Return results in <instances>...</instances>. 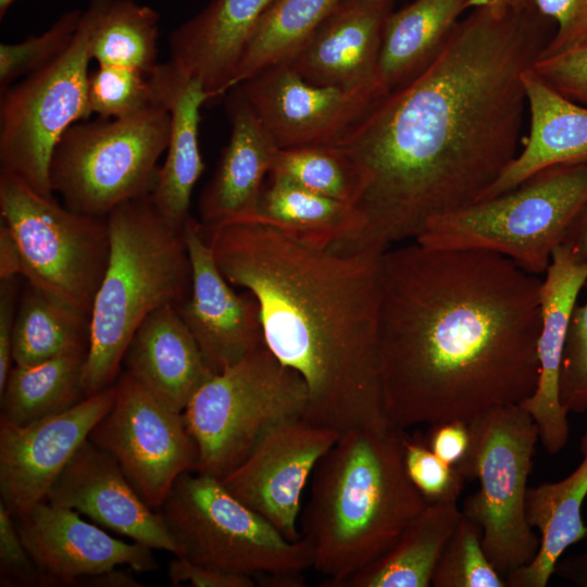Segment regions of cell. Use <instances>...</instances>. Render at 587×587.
Listing matches in <instances>:
<instances>
[{"mask_svg":"<svg viewBox=\"0 0 587 587\" xmlns=\"http://www.w3.org/2000/svg\"><path fill=\"white\" fill-rule=\"evenodd\" d=\"M339 436L340 433L303 417L286 421L267 432L222 483L286 539L299 540L303 490Z\"/></svg>","mask_w":587,"mask_h":587,"instance_id":"15","label":"cell"},{"mask_svg":"<svg viewBox=\"0 0 587 587\" xmlns=\"http://www.w3.org/2000/svg\"><path fill=\"white\" fill-rule=\"evenodd\" d=\"M257 585L263 587H304L305 579L302 572L264 573L254 576Z\"/></svg>","mask_w":587,"mask_h":587,"instance_id":"50","label":"cell"},{"mask_svg":"<svg viewBox=\"0 0 587 587\" xmlns=\"http://www.w3.org/2000/svg\"><path fill=\"white\" fill-rule=\"evenodd\" d=\"M114 386L113 404L88 439L117 462L143 501L158 510L176 479L196 471V442L183 412L170 409L126 371Z\"/></svg>","mask_w":587,"mask_h":587,"instance_id":"13","label":"cell"},{"mask_svg":"<svg viewBox=\"0 0 587 587\" xmlns=\"http://www.w3.org/2000/svg\"><path fill=\"white\" fill-rule=\"evenodd\" d=\"M586 299L571 317L559 375L560 401L567 413L587 411V283Z\"/></svg>","mask_w":587,"mask_h":587,"instance_id":"39","label":"cell"},{"mask_svg":"<svg viewBox=\"0 0 587 587\" xmlns=\"http://www.w3.org/2000/svg\"><path fill=\"white\" fill-rule=\"evenodd\" d=\"M74 586L85 587H142L132 574L116 567L78 578Z\"/></svg>","mask_w":587,"mask_h":587,"instance_id":"47","label":"cell"},{"mask_svg":"<svg viewBox=\"0 0 587 587\" xmlns=\"http://www.w3.org/2000/svg\"><path fill=\"white\" fill-rule=\"evenodd\" d=\"M474 0H414L386 20L378 79L394 90L419 75L438 55L462 13Z\"/></svg>","mask_w":587,"mask_h":587,"instance_id":"28","label":"cell"},{"mask_svg":"<svg viewBox=\"0 0 587 587\" xmlns=\"http://www.w3.org/2000/svg\"><path fill=\"white\" fill-rule=\"evenodd\" d=\"M429 426L423 439L426 446L445 462L453 466L460 465L471 447L469 423L450 421Z\"/></svg>","mask_w":587,"mask_h":587,"instance_id":"44","label":"cell"},{"mask_svg":"<svg viewBox=\"0 0 587 587\" xmlns=\"http://www.w3.org/2000/svg\"><path fill=\"white\" fill-rule=\"evenodd\" d=\"M405 429L352 428L320 460L300 514L324 587L386 553L427 504L404 467Z\"/></svg>","mask_w":587,"mask_h":587,"instance_id":"4","label":"cell"},{"mask_svg":"<svg viewBox=\"0 0 587 587\" xmlns=\"http://www.w3.org/2000/svg\"><path fill=\"white\" fill-rule=\"evenodd\" d=\"M533 70L562 96L587 107V37L564 51L540 57Z\"/></svg>","mask_w":587,"mask_h":587,"instance_id":"40","label":"cell"},{"mask_svg":"<svg viewBox=\"0 0 587 587\" xmlns=\"http://www.w3.org/2000/svg\"><path fill=\"white\" fill-rule=\"evenodd\" d=\"M405 472L427 503L458 501L466 482L458 467L437 457L423 439H404Z\"/></svg>","mask_w":587,"mask_h":587,"instance_id":"38","label":"cell"},{"mask_svg":"<svg viewBox=\"0 0 587 587\" xmlns=\"http://www.w3.org/2000/svg\"><path fill=\"white\" fill-rule=\"evenodd\" d=\"M86 10L91 60L149 75L158 64V12L134 0H90Z\"/></svg>","mask_w":587,"mask_h":587,"instance_id":"32","label":"cell"},{"mask_svg":"<svg viewBox=\"0 0 587 587\" xmlns=\"http://www.w3.org/2000/svg\"><path fill=\"white\" fill-rule=\"evenodd\" d=\"M0 214L27 283L90 317L110 253L107 216L79 213L0 170Z\"/></svg>","mask_w":587,"mask_h":587,"instance_id":"11","label":"cell"},{"mask_svg":"<svg viewBox=\"0 0 587 587\" xmlns=\"http://www.w3.org/2000/svg\"><path fill=\"white\" fill-rule=\"evenodd\" d=\"M340 1L274 0L252 32L230 90L264 68L290 61Z\"/></svg>","mask_w":587,"mask_h":587,"instance_id":"33","label":"cell"},{"mask_svg":"<svg viewBox=\"0 0 587 587\" xmlns=\"http://www.w3.org/2000/svg\"><path fill=\"white\" fill-rule=\"evenodd\" d=\"M462 511L457 501L433 502L404 527L382 557L336 587H429Z\"/></svg>","mask_w":587,"mask_h":587,"instance_id":"29","label":"cell"},{"mask_svg":"<svg viewBox=\"0 0 587 587\" xmlns=\"http://www.w3.org/2000/svg\"><path fill=\"white\" fill-rule=\"evenodd\" d=\"M22 261L16 240L9 226L0 224V279L21 275Z\"/></svg>","mask_w":587,"mask_h":587,"instance_id":"46","label":"cell"},{"mask_svg":"<svg viewBox=\"0 0 587 587\" xmlns=\"http://www.w3.org/2000/svg\"><path fill=\"white\" fill-rule=\"evenodd\" d=\"M482 538V528L462 514L435 569L432 586L507 587L488 560Z\"/></svg>","mask_w":587,"mask_h":587,"instance_id":"35","label":"cell"},{"mask_svg":"<svg viewBox=\"0 0 587 587\" xmlns=\"http://www.w3.org/2000/svg\"><path fill=\"white\" fill-rule=\"evenodd\" d=\"M15 278L0 279V390L13 366L12 341L18 302Z\"/></svg>","mask_w":587,"mask_h":587,"instance_id":"45","label":"cell"},{"mask_svg":"<svg viewBox=\"0 0 587 587\" xmlns=\"http://www.w3.org/2000/svg\"><path fill=\"white\" fill-rule=\"evenodd\" d=\"M230 91L229 139L199 201L205 226L255 220L265 177L279 150L246 99L237 89Z\"/></svg>","mask_w":587,"mask_h":587,"instance_id":"23","label":"cell"},{"mask_svg":"<svg viewBox=\"0 0 587 587\" xmlns=\"http://www.w3.org/2000/svg\"><path fill=\"white\" fill-rule=\"evenodd\" d=\"M553 575H558L576 586L587 587V550L560 559L554 566Z\"/></svg>","mask_w":587,"mask_h":587,"instance_id":"48","label":"cell"},{"mask_svg":"<svg viewBox=\"0 0 587 587\" xmlns=\"http://www.w3.org/2000/svg\"><path fill=\"white\" fill-rule=\"evenodd\" d=\"M200 232L225 279L258 299L265 344L304 380L308 422L390 427L379 373L383 253L308 246L259 222Z\"/></svg>","mask_w":587,"mask_h":587,"instance_id":"3","label":"cell"},{"mask_svg":"<svg viewBox=\"0 0 587 587\" xmlns=\"http://www.w3.org/2000/svg\"><path fill=\"white\" fill-rule=\"evenodd\" d=\"M148 77L152 101L163 105L170 115L166 155L149 196L160 214L183 229L190 217L192 190L205 167L199 147V122L209 96L199 79L170 60L157 64Z\"/></svg>","mask_w":587,"mask_h":587,"instance_id":"22","label":"cell"},{"mask_svg":"<svg viewBox=\"0 0 587 587\" xmlns=\"http://www.w3.org/2000/svg\"><path fill=\"white\" fill-rule=\"evenodd\" d=\"M114 398L112 385L66 411L24 426L0 422V502L13 517L46 501L52 484Z\"/></svg>","mask_w":587,"mask_h":587,"instance_id":"16","label":"cell"},{"mask_svg":"<svg viewBox=\"0 0 587 587\" xmlns=\"http://www.w3.org/2000/svg\"><path fill=\"white\" fill-rule=\"evenodd\" d=\"M583 40V39H582Z\"/></svg>","mask_w":587,"mask_h":587,"instance_id":"53","label":"cell"},{"mask_svg":"<svg viewBox=\"0 0 587 587\" xmlns=\"http://www.w3.org/2000/svg\"><path fill=\"white\" fill-rule=\"evenodd\" d=\"M15 0H0V17L3 18L7 11Z\"/></svg>","mask_w":587,"mask_h":587,"instance_id":"51","label":"cell"},{"mask_svg":"<svg viewBox=\"0 0 587 587\" xmlns=\"http://www.w3.org/2000/svg\"><path fill=\"white\" fill-rule=\"evenodd\" d=\"M91 18L82 13L74 39L51 64L0 92V164L52 198L50 162L63 134L90 116Z\"/></svg>","mask_w":587,"mask_h":587,"instance_id":"12","label":"cell"},{"mask_svg":"<svg viewBox=\"0 0 587 587\" xmlns=\"http://www.w3.org/2000/svg\"><path fill=\"white\" fill-rule=\"evenodd\" d=\"M14 521L40 586H74L80 577L118 565L140 573L158 566L149 547L115 539L66 507L42 501Z\"/></svg>","mask_w":587,"mask_h":587,"instance_id":"18","label":"cell"},{"mask_svg":"<svg viewBox=\"0 0 587 587\" xmlns=\"http://www.w3.org/2000/svg\"><path fill=\"white\" fill-rule=\"evenodd\" d=\"M88 351L13 365L0 390V422L24 426L66 411L86 398L83 372Z\"/></svg>","mask_w":587,"mask_h":587,"instance_id":"30","label":"cell"},{"mask_svg":"<svg viewBox=\"0 0 587 587\" xmlns=\"http://www.w3.org/2000/svg\"><path fill=\"white\" fill-rule=\"evenodd\" d=\"M529 111V130L523 149L484 193L501 195L547 167L587 161V107L546 84L533 68L523 75Z\"/></svg>","mask_w":587,"mask_h":587,"instance_id":"25","label":"cell"},{"mask_svg":"<svg viewBox=\"0 0 587 587\" xmlns=\"http://www.w3.org/2000/svg\"><path fill=\"white\" fill-rule=\"evenodd\" d=\"M167 576L173 586L187 583L195 587H254L251 575L226 572L176 557L168 564Z\"/></svg>","mask_w":587,"mask_h":587,"instance_id":"43","label":"cell"},{"mask_svg":"<svg viewBox=\"0 0 587 587\" xmlns=\"http://www.w3.org/2000/svg\"><path fill=\"white\" fill-rule=\"evenodd\" d=\"M550 25L523 0H480L427 67L346 133L334 147L360 170L366 222L340 250L383 253L482 199L517 154L523 75L552 38Z\"/></svg>","mask_w":587,"mask_h":587,"instance_id":"1","label":"cell"},{"mask_svg":"<svg viewBox=\"0 0 587 587\" xmlns=\"http://www.w3.org/2000/svg\"><path fill=\"white\" fill-rule=\"evenodd\" d=\"M90 317L27 284L17 303L13 365H32L63 353L87 350Z\"/></svg>","mask_w":587,"mask_h":587,"instance_id":"31","label":"cell"},{"mask_svg":"<svg viewBox=\"0 0 587 587\" xmlns=\"http://www.w3.org/2000/svg\"><path fill=\"white\" fill-rule=\"evenodd\" d=\"M253 222L275 227L308 246L333 248L354 240L366 221L355 205L322 196L270 172Z\"/></svg>","mask_w":587,"mask_h":587,"instance_id":"27","label":"cell"},{"mask_svg":"<svg viewBox=\"0 0 587 587\" xmlns=\"http://www.w3.org/2000/svg\"><path fill=\"white\" fill-rule=\"evenodd\" d=\"M469 427L471 447L455 467L465 480L477 478L479 488L465 499L462 514L482 528L483 549L505 579L528 564L540 546L526 515L538 428L520 404L488 410Z\"/></svg>","mask_w":587,"mask_h":587,"instance_id":"9","label":"cell"},{"mask_svg":"<svg viewBox=\"0 0 587 587\" xmlns=\"http://www.w3.org/2000/svg\"><path fill=\"white\" fill-rule=\"evenodd\" d=\"M40 574L24 547L14 517L0 502V585L40 586Z\"/></svg>","mask_w":587,"mask_h":587,"instance_id":"41","label":"cell"},{"mask_svg":"<svg viewBox=\"0 0 587 587\" xmlns=\"http://www.w3.org/2000/svg\"><path fill=\"white\" fill-rule=\"evenodd\" d=\"M586 204L587 161L558 164L501 195L437 217L413 241L497 253L539 275Z\"/></svg>","mask_w":587,"mask_h":587,"instance_id":"6","label":"cell"},{"mask_svg":"<svg viewBox=\"0 0 587 587\" xmlns=\"http://www.w3.org/2000/svg\"><path fill=\"white\" fill-rule=\"evenodd\" d=\"M583 459L565 478L528 487L526 515L539 532L536 557L505 577L507 587H545L563 552L587 537L582 509L587 497V433L580 438Z\"/></svg>","mask_w":587,"mask_h":587,"instance_id":"26","label":"cell"},{"mask_svg":"<svg viewBox=\"0 0 587 587\" xmlns=\"http://www.w3.org/2000/svg\"><path fill=\"white\" fill-rule=\"evenodd\" d=\"M122 366L176 412H184L215 375L173 304L154 310L142 321L124 352Z\"/></svg>","mask_w":587,"mask_h":587,"instance_id":"24","label":"cell"},{"mask_svg":"<svg viewBox=\"0 0 587 587\" xmlns=\"http://www.w3.org/2000/svg\"><path fill=\"white\" fill-rule=\"evenodd\" d=\"M110 253L90 314L83 386L86 397L115 384L124 352L154 310L182 302L191 289V262L183 229L172 226L150 196L107 215Z\"/></svg>","mask_w":587,"mask_h":587,"instance_id":"5","label":"cell"},{"mask_svg":"<svg viewBox=\"0 0 587 587\" xmlns=\"http://www.w3.org/2000/svg\"><path fill=\"white\" fill-rule=\"evenodd\" d=\"M392 0H341L288 62L307 82L342 89L380 83L378 63Z\"/></svg>","mask_w":587,"mask_h":587,"instance_id":"21","label":"cell"},{"mask_svg":"<svg viewBox=\"0 0 587 587\" xmlns=\"http://www.w3.org/2000/svg\"><path fill=\"white\" fill-rule=\"evenodd\" d=\"M168 135V112L154 101L124 116L77 122L52 153V191L73 211L107 216L115 207L151 193Z\"/></svg>","mask_w":587,"mask_h":587,"instance_id":"8","label":"cell"},{"mask_svg":"<svg viewBox=\"0 0 587 587\" xmlns=\"http://www.w3.org/2000/svg\"><path fill=\"white\" fill-rule=\"evenodd\" d=\"M184 239L191 262V289L175 305L215 374L266 345L258 299L237 294L217 268L199 222H186Z\"/></svg>","mask_w":587,"mask_h":587,"instance_id":"17","label":"cell"},{"mask_svg":"<svg viewBox=\"0 0 587 587\" xmlns=\"http://www.w3.org/2000/svg\"><path fill=\"white\" fill-rule=\"evenodd\" d=\"M587 283V258L559 245L540 285L541 326L537 344L539 376L534 392L520 405L533 417L539 440L549 454L567 444V412L559 396V375L571 317Z\"/></svg>","mask_w":587,"mask_h":587,"instance_id":"20","label":"cell"},{"mask_svg":"<svg viewBox=\"0 0 587 587\" xmlns=\"http://www.w3.org/2000/svg\"><path fill=\"white\" fill-rule=\"evenodd\" d=\"M562 245L577 257L587 258V204L571 223Z\"/></svg>","mask_w":587,"mask_h":587,"instance_id":"49","label":"cell"},{"mask_svg":"<svg viewBox=\"0 0 587 587\" xmlns=\"http://www.w3.org/2000/svg\"><path fill=\"white\" fill-rule=\"evenodd\" d=\"M271 172L322 196L353 204L364 184L355 163L335 147L279 149Z\"/></svg>","mask_w":587,"mask_h":587,"instance_id":"34","label":"cell"},{"mask_svg":"<svg viewBox=\"0 0 587 587\" xmlns=\"http://www.w3.org/2000/svg\"><path fill=\"white\" fill-rule=\"evenodd\" d=\"M303 378L266 345L215 374L191 398L184 419L198 450L195 472L225 478L275 426L303 417Z\"/></svg>","mask_w":587,"mask_h":587,"instance_id":"7","label":"cell"},{"mask_svg":"<svg viewBox=\"0 0 587 587\" xmlns=\"http://www.w3.org/2000/svg\"><path fill=\"white\" fill-rule=\"evenodd\" d=\"M279 149L334 147L385 96L380 84L355 89L319 86L284 62L235 87Z\"/></svg>","mask_w":587,"mask_h":587,"instance_id":"14","label":"cell"},{"mask_svg":"<svg viewBox=\"0 0 587 587\" xmlns=\"http://www.w3.org/2000/svg\"><path fill=\"white\" fill-rule=\"evenodd\" d=\"M540 285L488 251L388 248L378 332L389 425L469 423L527 399L539 376Z\"/></svg>","mask_w":587,"mask_h":587,"instance_id":"2","label":"cell"},{"mask_svg":"<svg viewBox=\"0 0 587 587\" xmlns=\"http://www.w3.org/2000/svg\"><path fill=\"white\" fill-rule=\"evenodd\" d=\"M82 11L63 13L46 32L21 42L0 45V92L61 57L72 43Z\"/></svg>","mask_w":587,"mask_h":587,"instance_id":"36","label":"cell"},{"mask_svg":"<svg viewBox=\"0 0 587 587\" xmlns=\"http://www.w3.org/2000/svg\"><path fill=\"white\" fill-rule=\"evenodd\" d=\"M152 102L147 74L116 65L98 64L88 79L90 115L115 118L134 113Z\"/></svg>","mask_w":587,"mask_h":587,"instance_id":"37","label":"cell"},{"mask_svg":"<svg viewBox=\"0 0 587 587\" xmlns=\"http://www.w3.org/2000/svg\"><path fill=\"white\" fill-rule=\"evenodd\" d=\"M46 501L73 509L150 549L177 553L159 513L143 501L117 462L88 438L59 474Z\"/></svg>","mask_w":587,"mask_h":587,"instance_id":"19","label":"cell"},{"mask_svg":"<svg viewBox=\"0 0 587 587\" xmlns=\"http://www.w3.org/2000/svg\"><path fill=\"white\" fill-rule=\"evenodd\" d=\"M155 511L176 546V557L192 563L253 577L312 567L305 539H286L213 476L182 474Z\"/></svg>","mask_w":587,"mask_h":587,"instance_id":"10","label":"cell"},{"mask_svg":"<svg viewBox=\"0 0 587 587\" xmlns=\"http://www.w3.org/2000/svg\"><path fill=\"white\" fill-rule=\"evenodd\" d=\"M492 1L498 2V3H510L514 0H492Z\"/></svg>","mask_w":587,"mask_h":587,"instance_id":"52","label":"cell"},{"mask_svg":"<svg viewBox=\"0 0 587 587\" xmlns=\"http://www.w3.org/2000/svg\"><path fill=\"white\" fill-rule=\"evenodd\" d=\"M539 14L557 23V30L541 57L572 47L587 37V0H524Z\"/></svg>","mask_w":587,"mask_h":587,"instance_id":"42","label":"cell"}]
</instances>
